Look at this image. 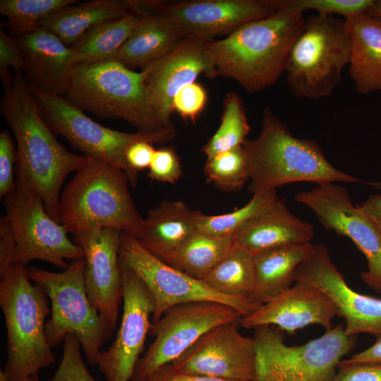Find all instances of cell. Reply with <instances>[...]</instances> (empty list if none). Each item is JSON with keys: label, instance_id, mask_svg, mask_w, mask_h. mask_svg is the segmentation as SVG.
I'll use <instances>...</instances> for the list:
<instances>
[{"label": "cell", "instance_id": "1", "mask_svg": "<svg viewBox=\"0 0 381 381\" xmlns=\"http://www.w3.org/2000/svg\"><path fill=\"white\" fill-rule=\"evenodd\" d=\"M3 88L0 111L16 144V183L36 193L58 222L65 179L83 167L87 157L69 152L56 140L20 70L14 69L11 81Z\"/></svg>", "mask_w": 381, "mask_h": 381}, {"label": "cell", "instance_id": "2", "mask_svg": "<svg viewBox=\"0 0 381 381\" xmlns=\"http://www.w3.org/2000/svg\"><path fill=\"white\" fill-rule=\"evenodd\" d=\"M287 0L274 13L246 23L222 39L205 42L213 76L231 78L253 93L274 85L285 72L305 18Z\"/></svg>", "mask_w": 381, "mask_h": 381}, {"label": "cell", "instance_id": "3", "mask_svg": "<svg viewBox=\"0 0 381 381\" xmlns=\"http://www.w3.org/2000/svg\"><path fill=\"white\" fill-rule=\"evenodd\" d=\"M243 146L247 157L248 190L253 194L296 182L381 186L337 169L315 140L294 136L269 106L263 110L260 134L247 139Z\"/></svg>", "mask_w": 381, "mask_h": 381}, {"label": "cell", "instance_id": "4", "mask_svg": "<svg viewBox=\"0 0 381 381\" xmlns=\"http://www.w3.org/2000/svg\"><path fill=\"white\" fill-rule=\"evenodd\" d=\"M128 183L119 167L87 157L61 193L58 222L73 236L111 228L137 238L143 219L129 192Z\"/></svg>", "mask_w": 381, "mask_h": 381}, {"label": "cell", "instance_id": "5", "mask_svg": "<svg viewBox=\"0 0 381 381\" xmlns=\"http://www.w3.org/2000/svg\"><path fill=\"white\" fill-rule=\"evenodd\" d=\"M0 306L7 332L8 381H23L54 363L45 332L48 296L32 283L25 266L13 264L1 277Z\"/></svg>", "mask_w": 381, "mask_h": 381}, {"label": "cell", "instance_id": "6", "mask_svg": "<svg viewBox=\"0 0 381 381\" xmlns=\"http://www.w3.org/2000/svg\"><path fill=\"white\" fill-rule=\"evenodd\" d=\"M146 78V71H135L115 60L78 64L64 97L97 117L124 120L138 131L168 129L148 103Z\"/></svg>", "mask_w": 381, "mask_h": 381}, {"label": "cell", "instance_id": "7", "mask_svg": "<svg viewBox=\"0 0 381 381\" xmlns=\"http://www.w3.org/2000/svg\"><path fill=\"white\" fill-rule=\"evenodd\" d=\"M85 257L71 261L60 272L38 267L27 269L30 279L39 285L51 302V316L45 332L51 347L64 342L66 335L78 337L87 361L97 365L103 344L112 329L90 302L85 282Z\"/></svg>", "mask_w": 381, "mask_h": 381}, {"label": "cell", "instance_id": "8", "mask_svg": "<svg viewBox=\"0 0 381 381\" xmlns=\"http://www.w3.org/2000/svg\"><path fill=\"white\" fill-rule=\"evenodd\" d=\"M255 329L254 381H332L342 358L356 346V336L346 334L341 324L299 346L286 345L277 327Z\"/></svg>", "mask_w": 381, "mask_h": 381}, {"label": "cell", "instance_id": "9", "mask_svg": "<svg viewBox=\"0 0 381 381\" xmlns=\"http://www.w3.org/2000/svg\"><path fill=\"white\" fill-rule=\"evenodd\" d=\"M350 43L344 20L312 15L293 44L286 66V80L297 98L331 95L349 64Z\"/></svg>", "mask_w": 381, "mask_h": 381}, {"label": "cell", "instance_id": "10", "mask_svg": "<svg viewBox=\"0 0 381 381\" xmlns=\"http://www.w3.org/2000/svg\"><path fill=\"white\" fill-rule=\"evenodd\" d=\"M30 87L44 120L54 133L64 137L85 157L102 159L121 168L131 185L136 184L138 176L127 165L125 153L128 147L139 140L164 145L172 141L176 135L174 128L152 133L113 130L89 118L64 97L44 94Z\"/></svg>", "mask_w": 381, "mask_h": 381}, {"label": "cell", "instance_id": "11", "mask_svg": "<svg viewBox=\"0 0 381 381\" xmlns=\"http://www.w3.org/2000/svg\"><path fill=\"white\" fill-rule=\"evenodd\" d=\"M119 262L133 270L150 291L155 303L152 323L173 306L189 302L222 303L235 308L242 317L259 306L248 298L229 297L214 291L203 282L159 260L136 238L125 232L121 237Z\"/></svg>", "mask_w": 381, "mask_h": 381}, {"label": "cell", "instance_id": "12", "mask_svg": "<svg viewBox=\"0 0 381 381\" xmlns=\"http://www.w3.org/2000/svg\"><path fill=\"white\" fill-rule=\"evenodd\" d=\"M241 317L235 308L214 301L173 306L152 322L149 333L155 339L138 360L131 381H149L157 369L174 361L207 331Z\"/></svg>", "mask_w": 381, "mask_h": 381}, {"label": "cell", "instance_id": "13", "mask_svg": "<svg viewBox=\"0 0 381 381\" xmlns=\"http://www.w3.org/2000/svg\"><path fill=\"white\" fill-rule=\"evenodd\" d=\"M6 215L16 240L14 263L25 266L40 260L66 269L71 261L84 258L82 248L71 241L63 225L48 214L41 198L16 183L5 198Z\"/></svg>", "mask_w": 381, "mask_h": 381}, {"label": "cell", "instance_id": "14", "mask_svg": "<svg viewBox=\"0 0 381 381\" xmlns=\"http://www.w3.org/2000/svg\"><path fill=\"white\" fill-rule=\"evenodd\" d=\"M294 199L308 207L325 229L356 245L367 260L362 280L381 294V238L369 218L354 205L349 190L338 183H325L296 193Z\"/></svg>", "mask_w": 381, "mask_h": 381}, {"label": "cell", "instance_id": "15", "mask_svg": "<svg viewBox=\"0 0 381 381\" xmlns=\"http://www.w3.org/2000/svg\"><path fill=\"white\" fill-rule=\"evenodd\" d=\"M284 0L154 1L151 15L169 19L186 38L202 42L229 35L242 25L277 11Z\"/></svg>", "mask_w": 381, "mask_h": 381}, {"label": "cell", "instance_id": "16", "mask_svg": "<svg viewBox=\"0 0 381 381\" xmlns=\"http://www.w3.org/2000/svg\"><path fill=\"white\" fill-rule=\"evenodd\" d=\"M123 287V310L116 337L97 359L106 381H131L139 356L143 351L155 310L153 297L138 275L119 262Z\"/></svg>", "mask_w": 381, "mask_h": 381}, {"label": "cell", "instance_id": "17", "mask_svg": "<svg viewBox=\"0 0 381 381\" xmlns=\"http://www.w3.org/2000/svg\"><path fill=\"white\" fill-rule=\"evenodd\" d=\"M171 364L183 373L254 381L255 339L241 334L235 322L224 323L205 333Z\"/></svg>", "mask_w": 381, "mask_h": 381}, {"label": "cell", "instance_id": "18", "mask_svg": "<svg viewBox=\"0 0 381 381\" xmlns=\"http://www.w3.org/2000/svg\"><path fill=\"white\" fill-rule=\"evenodd\" d=\"M296 282L311 285L328 296L338 315L345 320L346 334L381 337V298L352 289L333 264L325 244L313 245L310 255L296 270Z\"/></svg>", "mask_w": 381, "mask_h": 381}, {"label": "cell", "instance_id": "19", "mask_svg": "<svg viewBox=\"0 0 381 381\" xmlns=\"http://www.w3.org/2000/svg\"><path fill=\"white\" fill-rule=\"evenodd\" d=\"M122 232L103 228L81 232L73 241L85 259V282L88 298L106 323L115 329L123 287L119 265Z\"/></svg>", "mask_w": 381, "mask_h": 381}, {"label": "cell", "instance_id": "20", "mask_svg": "<svg viewBox=\"0 0 381 381\" xmlns=\"http://www.w3.org/2000/svg\"><path fill=\"white\" fill-rule=\"evenodd\" d=\"M142 69L147 72L148 103L167 128H174L171 119L174 112L172 102L177 92L195 82L202 73L207 78H214L205 42L193 38H186L172 52Z\"/></svg>", "mask_w": 381, "mask_h": 381}, {"label": "cell", "instance_id": "21", "mask_svg": "<svg viewBox=\"0 0 381 381\" xmlns=\"http://www.w3.org/2000/svg\"><path fill=\"white\" fill-rule=\"evenodd\" d=\"M338 311L332 301L317 288L296 282L270 301L243 316L240 325L246 329L274 326L290 334L311 325L328 330Z\"/></svg>", "mask_w": 381, "mask_h": 381}, {"label": "cell", "instance_id": "22", "mask_svg": "<svg viewBox=\"0 0 381 381\" xmlns=\"http://www.w3.org/2000/svg\"><path fill=\"white\" fill-rule=\"evenodd\" d=\"M13 39L24 54L23 73L30 86L44 94L64 97L76 66L72 49L43 27Z\"/></svg>", "mask_w": 381, "mask_h": 381}, {"label": "cell", "instance_id": "23", "mask_svg": "<svg viewBox=\"0 0 381 381\" xmlns=\"http://www.w3.org/2000/svg\"><path fill=\"white\" fill-rule=\"evenodd\" d=\"M313 225L294 215L278 197L234 236L235 245L253 255L280 246L310 243Z\"/></svg>", "mask_w": 381, "mask_h": 381}, {"label": "cell", "instance_id": "24", "mask_svg": "<svg viewBox=\"0 0 381 381\" xmlns=\"http://www.w3.org/2000/svg\"><path fill=\"white\" fill-rule=\"evenodd\" d=\"M200 212L181 200H165L151 209L137 239L155 257L171 265L177 253L196 231Z\"/></svg>", "mask_w": 381, "mask_h": 381}, {"label": "cell", "instance_id": "25", "mask_svg": "<svg viewBox=\"0 0 381 381\" xmlns=\"http://www.w3.org/2000/svg\"><path fill=\"white\" fill-rule=\"evenodd\" d=\"M344 21L350 43L349 74L356 90L381 91V19L365 12Z\"/></svg>", "mask_w": 381, "mask_h": 381}, {"label": "cell", "instance_id": "26", "mask_svg": "<svg viewBox=\"0 0 381 381\" xmlns=\"http://www.w3.org/2000/svg\"><path fill=\"white\" fill-rule=\"evenodd\" d=\"M186 39L165 16H140L131 36L112 60L131 69H142L172 52Z\"/></svg>", "mask_w": 381, "mask_h": 381}, {"label": "cell", "instance_id": "27", "mask_svg": "<svg viewBox=\"0 0 381 381\" xmlns=\"http://www.w3.org/2000/svg\"><path fill=\"white\" fill-rule=\"evenodd\" d=\"M313 248L311 242L291 244L255 255V282L250 300L260 306L293 286L298 267Z\"/></svg>", "mask_w": 381, "mask_h": 381}, {"label": "cell", "instance_id": "28", "mask_svg": "<svg viewBox=\"0 0 381 381\" xmlns=\"http://www.w3.org/2000/svg\"><path fill=\"white\" fill-rule=\"evenodd\" d=\"M131 12L126 0H92L57 11L44 20L40 27L50 30L71 47L95 26Z\"/></svg>", "mask_w": 381, "mask_h": 381}, {"label": "cell", "instance_id": "29", "mask_svg": "<svg viewBox=\"0 0 381 381\" xmlns=\"http://www.w3.org/2000/svg\"><path fill=\"white\" fill-rule=\"evenodd\" d=\"M140 18L131 12L90 29L70 47L76 65L112 60L131 36Z\"/></svg>", "mask_w": 381, "mask_h": 381}, {"label": "cell", "instance_id": "30", "mask_svg": "<svg viewBox=\"0 0 381 381\" xmlns=\"http://www.w3.org/2000/svg\"><path fill=\"white\" fill-rule=\"evenodd\" d=\"M235 246L234 236L193 233L177 253L171 265L202 281Z\"/></svg>", "mask_w": 381, "mask_h": 381}, {"label": "cell", "instance_id": "31", "mask_svg": "<svg viewBox=\"0 0 381 381\" xmlns=\"http://www.w3.org/2000/svg\"><path fill=\"white\" fill-rule=\"evenodd\" d=\"M202 282L226 296L250 299L255 282L254 255L235 245Z\"/></svg>", "mask_w": 381, "mask_h": 381}, {"label": "cell", "instance_id": "32", "mask_svg": "<svg viewBox=\"0 0 381 381\" xmlns=\"http://www.w3.org/2000/svg\"><path fill=\"white\" fill-rule=\"evenodd\" d=\"M75 0H1L0 13L13 38L28 35L40 28L42 22L57 11L75 4Z\"/></svg>", "mask_w": 381, "mask_h": 381}, {"label": "cell", "instance_id": "33", "mask_svg": "<svg viewBox=\"0 0 381 381\" xmlns=\"http://www.w3.org/2000/svg\"><path fill=\"white\" fill-rule=\"evenodd\" d=\"M250 129L241 98L230 91L224 99L220 125L201 150L207 158L242 146Z\"/></svg>", "mask_w": 381, "mask_h": 381}, {"label": "cell", "instance_id": "34", "mask_svg": "<svg viewBox=\"0 0 381 381\" xmlns=\"http://www.w3.org/2000/svg\"><path fill=\"white\" fill-rule=\"evenodd\" d=\"M276 190L254 193L244 206L233 212L206 215L200 212L196 231L217 236H231L255 216L267 209L278 198Z\"/></svg>", "mask_w": 381, "mask_h": 381}, {"label": "cell", "instance_id": "35", "mask_svg": "<svg viewBox=\"0 0 381 381\" xmlns=\"http://www.w3.org/2000/svg\"><path fill=\"white\" fill-rule=\"evenodd\" d=\"M205 174L209 182L222 190L234 191L242 188L249 181L243 146L207 157Z\"/></svg>", "mask_w": 381, "mask_h": 381}, {"label": "cell", "instance_id": "36", "mask_svg": "<svg viewBox=\"0 0 381 381\" xmlns=\"http://www.w3.org/2000/svg\"><path fill=\"white\" fill-rule=\"evenodd\" d=\"M63 348L62 359L51 381H96L83 360L78 337L66 335Z\"/></svg>", "mask_w": 381, "mask_h": 381}, {"label": "cell", "instance_id": "37", "mask_svg": "<svg viewBox=\"0 0 381 381\" xmlns=\"http://www.w3.org/2000/svg\"><path fill=\"white\" fill-rule=\"evenodd\" d=\"M374 0H287L288 4L303 12L308 10L317 14H339L345 19L367 12Z\"/></svg>", "mask_w": 381, "mask_h": 381}, {"label": "cell", "instance_id": "38", "mask_svg": "<svg viewBox=\"0 0 381 381\" xmlns=\"http://www.w3.org/2000/svg\"><path fill=\"white\" fill-rule=\"evenodd\" d=\"M207 93L200 83L193 82L181 87L175 95L172 109L185 119L195 121L205 109Z\"/></svg>", "mask_w": 381, "mask_h": 381}, {"label": "cell", "instance_id": "39", "mask_svg": "<svg viewBox=\"0 0 381 381\" xmlns=\"http://www.w3.org/2000/svg\"><path fill=\"white\" fill-rule=\"evenodd\" d=\"M148 170L152 180L169 183L176 182L183 174L179 158L171 146L156 149Z\"/></svg>", "mask_w": 381, "mask_h": 381}, {"label": "cell", "instance_id": "40", "mask_svg": "<svg viewBox=\"0 0 381 381\" xmlns=\"http://www.w3.org/2000/svg\"><path fill=\"white\" fill-rule=\"evenodd\" d=\"M17 162V150L11 133L0 132V197L5 198L16 188L14 166Z\"/></svg>", "mask_w": 381, "mask_h": 381}, {"label": "cell", "instance_id": "41", "mask_svg": "<svg viewBox=\"0 0 381 381\" xmlns=\"http://www.w3.org/2000/svg\"><path fill=\"white\" fill-rule=\"evenodd\" d=\"M11 67L24 72L26 62L24 54L16 40L8 35L1 25L0 29V77L2 85L10 83L13 73Z\"/></svg>", "mask_w": 381, "mask_h": 381}, {"label": "cell", "instance_id": "42", "mask_svg": "<svg viewBox=\"0 0 381 381\" xmlns=\"http://www.w3.org/2000/svg\"><path fill=\"white\" fill-rule=\"evenodd\" d=\"M332 381H381V364H345L340 361Z\"/></svg>", "mask_w": 381, "mask_h": 381}, {"label": "cell", "instance_id": "43", "mask_svg": "<svg viewBox=\"0 0 381 381\" xmlns=\"http://www.w3.org/2000/svg\"><path fill=\"white\" fill-rule=\"evenodd\" d=\"M16 240L11 223L7 216L0 218V276L14 263Z\"/></svg>", "mask_w": 381, "mask_h": 381}, {"label": "cell", "instance_id": "44", "mask_svg": "<svg viewBox=\"0 0 381 381\" xmlns=\"http://www.w3.org/2000/svg\"><path fill=\"white\" fill-rule=\"evenodd\" d=\"M153 145L147 140H139L126 150L125 158L127 165L135 176H138L139 171L149 168L156 150Z\"/></svg>", "mask_w": 381, "mask_h": 381}, {"label": "cell", "instance_id": "45", "mask_svg": "<svg viewBox=\"0 0 381 381\" xmlns=\"http://www.w3.org/2000/svg\"><path fill=\"white\" fill-rule=\"evenodd\" d=\"M149 381H241L225 378L190 375L176 370L171 363L166 364L157 369L150 377Z\"/></svg>", "mask_w": 381, "mask_h": 381}, {"label": "cell", "instance_id": "46", "mask_svg": "<svg viewBox=\"0 0 381 381\" xmlns=\"http://www.w3.org/2000/svg\"><path fill=\"white\" fill-rule=\"evenodd\" d=\"M341 362L345 364H381V337L377 338L370 347Z\"/></svg>", "mask_w": 381, "mask_h": 381}, {"label": "cell", "instance_id": "47", "mask_svg": "<svg viewBox=\"0 0 381 381\" xmlns=\"http://www.w3.org/2000/svg\"><path fill=\"white\" fill-rule=\"evenodd\" d=\"M357 206L369 218L381 238V194H372Z\"/></svg>", "mask_w": 381, "mask_h": 381}, {"label": "cell", "instance_id": "48", "mask_svg": "<svg viewBox=\"0 0 381 381\" xmlns=\"http://www.w3.org/2000/svg\"><path fill=\"white\" fill-rule=\"evenodd\" d=\"M366 13L381 19V0H374L371 7Z\"/></svg>", "mask_w": 381, "mask_h": 381}, {"label": "cell", "instance_id": "49", "mask_svg": "<svg viewBox=\"0 0 381 381\" xmlns=\"http://www.w3.org/2000/svg\"><path fill=\"white\" fill-rule=\"evenodd\" d=\"M0 381H8V380L6 379V377L4 375L1 374V375H0ZM23 381H41V380H40L38 374H36V375H34L32 376H30V377L26 378L25 380H24Z\"/></svg>", "mask_w": 381, "mask_h": 381}]
</instances>
